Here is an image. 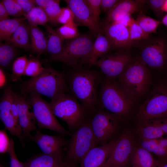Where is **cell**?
Listing matches in <instances>:
<instances>
[{
  "label": "cell",
  "instance_id": "cell-1",
  "mask_svg": "<svg viewBox=\"0 0 167 167\" xmlns=\"http://www.w3.org/2000/svg\"><path fill=\"white\" fill-rule=\"evenodd\" d=\"M65 74L73 96L91 114L98 108L99 91L103 78L101 73L84 66L72 68Z\"/></svg>",
  "mask_w": 167,
  "mask_h": 167
},
{
  "label": "cell",
  "instance_id": "cell-2",
  "mask_svg": "<svg viewBox=\"0 0 167 167\" xmlns=\"http://www.w3.org/2000/svg\"><path fill=\"white\" fill-rule=\"evenodd\" d=\"M136 98L116 79L103 77L98 96V108L114 114L122 121L131 113Z\"/></svg>",
  "mask_w": 167,
  "mask_h": 167
},
{
  "label": "cell",
  "instance_id": "cell-3",
  "mask_svg": "<svg viewBox=\"0 0 167 167\" xmlns=\"http://www.w3.org/2000/svg\"><path fill=\"white\" fill-rule=\"evenodd\" d=\"M67 83L65 73L49 67H45L39 76L24 82L21 92L24 96L35 92L47 96L52 100L65 93Z\"/></svg>",
  "mask_w": 167,
  "mask_h": 167
},
{
  "label": "cell",
  "instance_id": "cell-4",
  "mask_svg": "<svg viewBox=\"0 0 167 167\" xmlns=\"http://www.w3.org/2000/svg\"><path fill=\"white\" fill-rule=\"evenodd\" d=\"M49 104L53 113L66 123L71 134L89 118L88 113L73 96L64 93Z\"/></svg>",
  "mask_w": 167,
  "mask_h": 167
},
{
  "label": "cell",
  "instance_id": "cell-5",
  "mask_svg": "<svg viewBox=\"0 0 167 167\" xmlns=\"http://www.w3.org/2000/svg\"><path fill=\"white\" fill-rule=\"evenodd\" d=\"M151 78L149 70L138 58H133L116 80L136 98L148 93Z\"/></svg>",
  "mask_w": 167,
  "mask_h": 167
},
{
  "label": "cell",
  "instance_id": "cell-6",
  "mask_svg": "<svg viewBox=\"0 0 167 167\" xmlns=\"http://www.w3.org/2000/svg\"><path fill=\"white\" fill-rule=\"evenodd\" d=\"M71 136L65 159L71 167H78L86 155L98 144L89 118Z\"/></svg>",
  "mask_w": 167,
  "mask_h": 167
},
{
  "label": "cell",
  "instance_id": "cell-7",
  "mask_svg": "<svg viewBox=\"0 0 167 167\" xmlns=\"http://www.w3.org/2000/svg\"><path fill=\"white\" fill-rule=\"evenodd\" d=\"M94 36L91 32L80 34L65 45L62 53L53 60L62 62L72 68L87 66L95 40Z\"/></svg>",
  "mask_w": 167,
  "mask_h": 167
},
{
  "label": "cell",
  "instance_id": "cell-8",
  "mask_svg": "<svg viewBox=\"0 0 167 167\" xmlns=\"http://www.w3.org/2000/svg\"><path fill=\"white\" fill-rule=\"evenodd\" d=\"M167 117V83H156L139 107L136 114L137 122Z\"/></svg>",
  "mask_w": 167,
  "mask_h": 167
},
{
  "label": "cell",
  "instance_id": "cell-9",
  "mask_svg": "<svg viewBox=\"0 0 167 167\" xmlns=\"http://www.w3.org/2000/svg\"><path fill=\"white\" fill-rule=\"evenodd\" d=\"M91 115L90 125L98 144L107 143L117 137L122 122L119 118L99 107Z\"/></svg>",
  "mask_w": 167,
  "mask_h": 167
},
{
  "label": "cell",
  "instance_id": "cell-10",
  "mask_svg": "<svg viewBox=\"0 0 167 167\" xmlns=\"http://www.w3.org/2000/svg\"><path fill=\"white\" fill-rule=\"evenodd\" d=\"M27 95V101L32 108V112L39 129L51 130L62 136L71 135V134L58 122L49 103L44 100L40 95L31 92Z\"/></svg>",
  "mask_w": 167,
  "mask_h": 167
},
{
  "label": "cell",
  "instance_id": "cell-11",
  "mask_svg": "<svg viewBox=\"0 0 167 167\" xmlns=\"http://www.w3.org/2000/svg\"><path fill=\"white\" fill-rule=\"evenodd\" d=\"M136 144L133 131L123 130L117 136L116 144L102 167H129Z\"/></svg>",
  "mask_w": 167,
  "mask_h": 167
},
{
  "label": "cell",
  "instance_id": "cell-12",
  "mask_svg": "<svg viewBox=\"0 0 167 167\" xmlns=\"http://www.w3.org/2000/svg\"><path fill=\"white\" fill-rule=\"evenodd\" d=\"M149 41L142 47L138 58L147 67L167 70V40L158 37Z\"/></svg>",
  "mask_w": 167,
  "mask_h": 167
},
{
  "label": "cell",
  "instance_id": "cell-13",
  "mask_svg": "<svg viewBox=\"0 0 167 167\" xmlns=\"http://www.w3.org/2000/svg\"><path fill=\"white\" fill-rule=\"evenodd\" d=\"M133 58L123 50L109 53L99 59L93 66L98 67L103 77L116 79L123 72Z\"/></svg>",
  "mask_w": 167,
  "mask_h": 167
},
{
  "label": "cell",
  "instance_id": "cell-14",
  "mask_svg": "<svg viewBox=\"0 0 167 167\" xmlns=\"http://www.w3.org/2000/svg\"><path fill=\"white\" fill-rule=\"evenodd\" d=\"M14 92L10 86L5 88L0 102V118L6 128L12 135L17 137L24 145V139L19 122L11 110V100Z\"/></svg>",
  "mask_w": 167,
  "mask_h": 167
},
{
  "label": "cell",
  "instance_id": "cell-15",
  "mask_svg": "<svg viewBox=\"0 0 167 167\" xmlns=\"http://www.w3.org/2000/svg\"><path fill=\"white\" fill-rule=\"evenodd\" d=\"M64 1L73 12L74 22L78 25L88 28L96 37L101 31L99 23L95 19L85 0H66Z\"/></svg>",
  "mask_w": 167,
  "mask_h": 167
},
{
  "label": "cell",
  "instance_id": "cell-16",
  "mask_svg": "<svg viewBox=\"0 0 167 167\" xmlns=\"http://www.w3.org/2000/svg\"><path fill=\"white\" fill-rule=\"evenodd\" d=\"M34 135L30 136L29 141L35 143L43 153L57 156H63L62 149L67 143L62 135H51L44 134L36 130Z\"/></svg>",
  "mask_w": 167,
  "mask_h": 167
},
{
  "label": "cell",
  "instance_id": "cell-17",
  "mask_svg": "<svg viewBox=\"0 0 167 167\" xmlns=\"http://www.w3.org/2000/svg\"><path fill=\"white\" fill-rule=\"evenodd\" d=\"M101 27L109 40L113 50H124L134 43L130 39L128 28L123 25L113 23Z\"/></svg>",
  "mask_w": 167,
  "mask_h": 167
},
{
  "label": "cell",
  "instance_id": "cell-18",
  "mask_svg": "<svg viewBox=\"0 0 167 167\" xmlns=\"http://www.w3.org/2000/svg\"><path fill=\"white\" fill-rule=\"evenodd\" d=\"M14 97L18 114V121L24 139L30 136V133L35 130V119L33 112L29 109L32 107L23 96L14 93Z\"/></svg>",
  "mask_w": 167,
  "mask_h": 167
},
{
  "label": "cell",
  "instance_id": "cell-19",
  "mask_svg": "<svg viewBox=\"0 0 167 167\" xmlns=\"http://www.w3.org/2000/svg\"><path fill=\"white\" fill-rule=\"evenodd\" d=\"M117 137L107 143L92 149L83 158L78 167H102L116 144Z\"/></svg>",
  "mask_w": 167,
  "mask_h": 167
},
{
  "label": "cell",
  "instance_id": "cell-20",
  "mask_svg": "<svg viewBox=\"0 0 167 167\" xmlns=\"http://www.w3.org/2000/svg\"><path fill=\"white\" fill-rule=\"evenodd\" d=\"M139 1L119 0L107 13L101 24V27L114 23L128 15H131L140 9Z\"/></svg>",
  "mask_w": 167,
  "mask_h": 167
},
{
  "label": "cell",
  "instance_id": "cell-21",
  "mask_svg": "<svg viewBox=\"0 0 167 167\" xmlns=\"http://www.w3.org/2000/svg\"><path fill=\"white\" fill-rule=\"evenodd\" d=\"M24 164V167H71L63 156L43 153L34 157Z\"/></svg>",
  "mask_w": 167,
  "mask_h": 167
},
{
  "label": "cell",
  "instance_id": "cell-22",
  "mask_svg": "<svg viewBox=\"0 0 167 167\" xmlns=\"http://www.w3.org/2000/svg\"><path fill=\"white\" fill-rule=\"evenodd\" d=\"M111 43L102 31L96 36L87 66H92L99 58L112 50Z\"/></svg>",
  "mask_w": 167,
  "mask_h": 167
},
{
  "label": "cell",
  "instance_id": "cell-23",
  "mask_svg": "<svg viewBox=\"0 0 167 167\" xmlns=\"http://www.w3.org/2000/svg\"><path fill=\"white\" fill-rule=\"evenodd\" d=\"M161 163L150 152L136 144L131 158L132 167H158Z\"/></svg>",
  "mask_w": 167,
  "mask_h": 167
},
{
  "label": "cell",
  "instance_id": "cell-24",
  "mask_svg": "<svg viewBox=\"0 0 167 167\" xmlns=\"http://www.w3.org/2000/svg\"><path fill=\"white\" fill-rule=\"evenodd\" d=\"M137 139L153 140L163 138L164 133L152 119L138 122L137 126L133 131Z\"/></svg>",
  "mask_w": 167,
  "mask_h": 167
},
{
  "label": "cell",
  "instance_id": "cell-25",
  "mask_svg": "<svg viewBox=\"0 0 167 167\" xmlns=\"http://www.w3.org/2000/svg\"><path fill=\"white\" fill-rule=\"evenodd\" d=\"M45 28L48 33L46 50L53 60L62 52L64 47L63 39L49 25L46 24Z\"/></svg>",
  "mask_w": 167,
  "mask_h": 167
},
{
  "label": "cell",
  "instance_id": "cell-26",
  "mask_svg": "<svg viewBox=\"0 0 167 167\" xmlns=\"http://www.w3.org/2000/svg\"><path fill=\"white\" fill-rule=\"evenodd\" d=\"M31 38V48L34 52L41 54L46 50L47 40L37 25H28Z\"/></svg>",
  "mask_w": 167,
  "mask_h": 167
},
{
  "label": "cell",
  "instance_id": "cell-27",
  "mask_svg": "<svg viewBox=\"0 0 167 167\" xmlns=\"http://www.w3.org/2000/svg\"><path fill=\"white\" fill-rule=\"evenodd\" d=\"M29 36L28 26L24 22L19 26L10 38L6 41L15 47L27 50L31 48Z\"/></svg>",
  "mask_w": 167,
  "mask_h": 167
},
{
  "label": "cell",
  "instance_id": "cell-28",
  "mask_svg": "<svg viewBox=\"0 0 167 167\" xmlns=\"http://www.w3.org/2000/svg\"><path fill=\"white\" fill-rule=\"evenodd\" d=\"M26 19L25 17H19L7 19L0 21V41L8 40Z\"/></svg>",
  "mask_w": 167,
  "mask_h": 167
},
{
  "label": "cell",
  "instance_id": "cell-29",
  "mask_svg": "<svg viewBox=\"0 0 167 167\" xmlns=\"http://www.w3.org/2000/svg\"><path fill=\"white\" fill-rule=\"evenodd\" d=\"M136 144L157 156L161 163L167 161V151L160 146L155 139L145 140L137 139L136 140Z\"/></svg>",
  "mask_w": 167,
  "mask_h": 167
},
{
  "label": "cell",
  "instance_id": "cell-30",
  "mask_svg": "<svg viewBox=\"0 0 167 167\" xmlns=\"http://www.w3.org/2000/svg\"><path fill=\"white\" fill-rule=\"evenodd\" d=\"M15 47L7 43L0 44V65L2 69H6L13 64L16 56Z\"/></svg>",
  "mask_w": 167,
  "mask_h": 167
},
{
  "label": "cell",
  "instance_id": "cell-31",
  "mask_svg": "<svg viewBox=\"0 0 167 167\" xmlns=\"http://www.w3.org/2000/svg\"><path fill=\"white\" fill-rule=\"evenodd\" d=\"M136 20L144 31L148 34L156 33L158 28L161 23L160 21L146 16L141 12Z\"/></svg>",
  "mask_w": 167,
  "mask_h": 167
},
{
  "label": "cell",
  "instance_id": "cell-32",
  "mask_svg": "<svg viewBox=\"0 0 167 167\" xmlns=\"http://www.w3.org/2000/svg\"><path fill=\"white\" fill-rule=\"evenodd\" d=\"M29 23L36 25L45 24L49 22L48 17L44 10L39 6L33 8L24 16Z\"/></svg>",
  "mask_w": 167,
  "mask_h": 167
},
{
  "label": "cell",
  "instance_id": "cell-33",
  "mask_svg": "<svg viewBox=\"0 0 167 167\" xmlns=\"http://www.w3.org/2000/svg\"><path fill=\"white\" fill-rule=\"evenodd\" d=\"M28 61L26 56H23L17 58L12 65V72L11 77L13 81L19 80L24 75Z\"/></svg>",
  "mask_w": 167,
  "mask_h": 167
},
{
  "label": "cell",
  "instance_id": "cell-34",
  "mask_svg": "<svg viewBox=\"0 0 167 167\" xmlns=\"http://www.w3.org/2000/svg\"><path fill=\"white\" fill-rule=\"evenodd\" d=\"M56 32L63 40L73 39L80 34L77 25L74 22L63 25L58 28Z\"/></svg>",
  "mask_w": 167,
  "mask_h": 167
},
{
  "label": "cell",
  "instance_id": "cell-35",
  "mask_svg": "<svg viewBox=\"0 0 167 167\" xmlns=\"http://www.w3.org/2000/svg\"><path fill=\"white\" fill-rule=\"evenodd\" d=\"M128 28L130 39L133 42L135 41L148 40L149 38V34L144 31L133 18Z\"/></svg>",
  "mask_w": 167,
  "mask_h": 167
},
{
  "label": "cell",
  "instance_id": "cell-36",
  "mask_svg": "<svg viewBox=\"0 0 167 167\" xmlns=\"http://www.w3.org/2000/svg\"><path fill=\"white\" fill-rule=\"evenodd\" d=\"M39 60L35 59L28 60L24 75L31 78L36 77L41 75L45 70Z\"/></svg>",
  "mask_w": 167,
  "mask_h": 167
},
{
  "label": "cell",
  "instance_id": "cell-37",
  "mask_svg": "<svg viewBox=\"0 0 167 167\" xmlns=\"http://www.w3.org/2000/svg\"><path fill=\"white\" fill-rule=\"evenodd\" d=\"M60 0H55L52 5L43 9L49 19V22L53 24H57V19L61 8L59 5Z\"/></svg>",
  "mask_w": 167,
  "mask_h": 167
},
{
  "label": "cell",
  "instance_id": "cell-38",
  "mask_svg": "<svg viewBox=\"0 0 167 167\" xmlns=\"http://www.w3.org/2000/svg\"><path fill=\"white\" fill-rule=\"evenodd\" d=\"M2 2L9 15L19 17L24 15L23 9L16 0H3Z\"/></svg>",
  "mask_w": 167,
  "mask_h": 167
},
{
  "label": "cell",
  "instance_id": "cell-39",
  "mask_svg": "<svg viewBox=\"0 0 167 167\" xmlns=\"http://www.w3.org/2000/svg\"><path fill=\"white\" fill-rule=\"evenodd\" d=\"M74 22V15L68 7H62L57 19V24L63 25Z\"/></svg>",
  "mask_w": 167,
  "mask_h": 167
},
{
  "label": "cell",
  "instance_id": "cell-40",
  "mask_svg": "<svg viewBox=\"0 0 167 167\" xmlns=\"http://www.w3.org/2000/svg\"><path fill=\"white\" fill-rule=\"evenodd\" d=\"M10 158V167H24V163L21 162L18 158L15 152L14 142L11 138L10 143L7 152Z\"/></svg>",
  "mask_w": 167,
  "mask_h": 167
},
{
  "label": "cell",
  "instance_id": "cell-41",
  "mask_svg": "<svg viewBox=\"0 0 167 167\" xmlns=\"http://www.w3.org/2000/svg\"><path fill=\"white\" fill-rule=\"evenodd\" d=\"M165 0H149L146 1L147 3L156 15L160 19H162L164 12L162 7Z\"/></svg>",
  "mask_w": 167,
  "mask_h": 167
},
{
  "label": "cell",
  "instance_id": "cell-42",
  "mask_svg": "<svg viewBox=\"0 0 167 167\" xmlns=\"http://www.w3.org/2000/svg\"><path fill=\"white\" fill-rule=\"evenodd\" d=\"M96 21L99 23L101 0H85Z\"/></svg>",
  "mask_w": 167,
  "mask_h": 167
},
{
  "label": "cell",
  "instance_id": "cell-43",
  "mask_svg": "<svg viewBox=\"0 0 167 167\" xmlns=\"http://www.w3.org/2000/svg\"><path fill=\"white\" fill-rule=\"evenodd\" d=\"M10 143V140L5 131L1 130L0 131V153L3 154L8 150Z\"/></svg>",
  "mask_w": 167,
  "mask_h": 167
},
{
  "label": "cell",
  "instance_id": "cell-44",
  "mask_svg": "<svg viewBox=\"0 0 167 167\" xmlns=\"http://www.w3.org/2000/svg\"><path fill=\"white\" fill-rule=\"evenodd\" d=\"M17 2L22 8L24 13V16L36 5L34 0H16Z\"/></svg>",
  "mask_w": 167,
  "mask_h": 167
},
{
  "label": "cell",
  "instance_id": "cell-45",
  "mask_svg": "<svg viewBox=\"0 0 167 167\" xmlns=\"http://www.w3.org/2000/svg\"><path fill=\"white\" fill-rule=\"evenodd\" d=\"M119 0H101V11L107 13L119 2Z\"/></svg>",
  "mask_w": 167,
  "mask_h": 167
},
{
  "label": "cell",
  "instance_id": "cell-46",
  "mask_svg": "<svg viewBox=\"0 0 167 167\" xmlns=\"http://www.w3.org/2000/svg\"><path fill=\"white\" fill-rule=\"evenodd\" d=\"M152 119L160 127L164 135L167 136V117Z\"/></svg>",
  "mask_w": 167,
  "mask_h": 167
},
{
  "label": "cell",
  "instance_id": "cell-47",
  "mask_svg": "<svg viewBox=\"0 0 167 167\" xmlns=\"http://www.w3.org/2000/svg\"><path fill=\"white\" fill-rule=\"evenodd\" d=\"M36 5L44 9L53 4L55 0H34Z\"/></svg>",
  "mask_w": 167,
  "mask_h": 167
},
{
  "label": "cell",
  "instance_id": "cell-48",
  "mask_svg": "<svg viewBox=\"0 0 167 167\" xmlns=\"http://www.w3.org/2000/svg\"><path fill=\"white\" fill-rule=\"evenodd\" d=\"M133 19L131 16V15H128L113 23L120 24L128 28L131 23Z\"/></svg>",
  "mask_w": 167,
  "mask_h": 167
},
{
  "label": "cell",
  "instance_id": "cell-49",
  "mask_svg": "<svg viewBox=\"0 0 167 167\" xmlns=\"http://www.w3.org/2000/svg\"><path fill=\"white\" fill-rule=\"evenodd\" d=\"M9 14L2 2L0 3V21L8 19Z\"/></svg>",
  "mask_w": 167,
  "mask_h": 167
},
{
  "label": "cell",
  "instance_id": "cell-50",
  "mask_svg": "<svg viewBox=\"0 0 167 167\" xmlns=\"http://www.w3.org/2000/svg\"><path fill=\"white\" fill-rule=\"evenodd\" d=\"M156 142L161 147L167 151V137L155 139Z\"/></svg>",
  "mask_w": 167,
  "mask_h": 167
},
{
  "label": "cell",
  "instance_id": "cell-51",
  "mask_svg": "<svg viewBox=\"0 0 167 167\" xmlns=\"http://www.w3.org/2000/svg\"><path fill=\"white\" fill-rule=\"evenodd\" d=\"M0 87L1 88L3 87L5 84V80L6 77L5 75L4 71L2 69L0 68Z\"/></svg>",
  "mask_w": 167,
  "mask_h": 167
},
{
  "label": "cell",
  "instance_id": "cell-52",
  "mask_svg": "<svg viewBox=\"0 0 167 167\" xmlns=\"http://www.w3.org/2000/svg\"><path fill=\"white\" fill-rule=\"evenodd\" d=\"M161 22L164 25L167 26V14L164 16Z\"/></svg>",
  "mask_w": 167,
  "mask_h": 167
},
{
  "label": "cell",
  "instance_id": "cell-53",
  "mask_svg": "<svg viewBox=\"0 0 167 167\" xmlns=\"http://www.w3.org/2000/svg\"><path fill=\"white\" fill-rule=\"evenodd\" d=\"M161 10L164 12H167V0H165L164 4L162 7Z\"/></svg>",
  "mask_w": 167,
  "mask_h": 167
},
{
  "label": "cell",
  "instance_id": "cell-54",
  "mask_svg": "<svg viewBox=\"0 0 167 167\" xmlns=\"http://www.w3.org/2000/svg\"><path fill=\"white\" fill-rule=\"evenodd\" d=\"M158 167H167V163L166 162L161 163Z\"/></svg>",
  "mask_w": 167,
  "mask_h": 167
},
{
  "label": "cell",
  "instance_id": "cell-55",
  "mask_svg": "<svg viewBox=\"0 0 167 167\" xmlns=\"http://www.w3.org/2000/svg\"><path fill=\"white\" fill-rule=\"evenodd\" d=\"M165 81L167 83V78L166 79V80H165Z\"/></svg>",
  "mask_w": 167,
  "mask_h": 167
},
{
  "label": "cell",
  "instance_id": "cell-56",
  "mask_svg": "<svg viewBox=\"0 0 167 167\" xmlns=\"http://www.w3.org/2000/svg\"><path fill=\"white\" fill-rule=\"evenodd\" d=\"M0 167H3L2 165H0Z\"/></svg>",
  "mask_w": 167,
  "mask_h": 167
}]
</instances>
